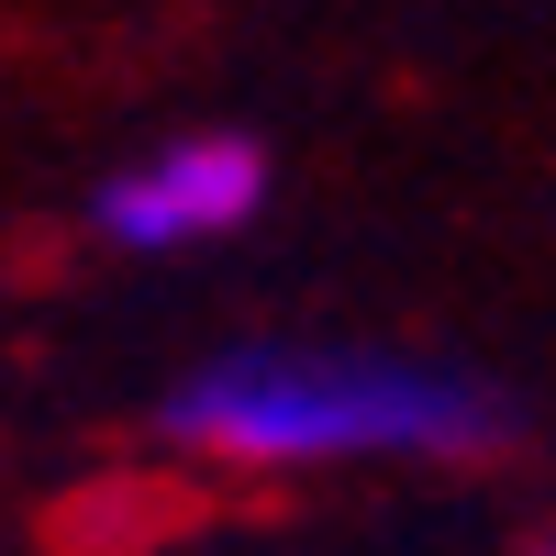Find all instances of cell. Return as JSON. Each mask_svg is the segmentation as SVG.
<instances>
[{
  "instance_id": "6da1fadb",
  "label": "cell",
  "mask_w": 556,
  "mask_h": 556,
  "mask_svg": "<svg viewBox=\"0 0 556 556\" xmlns=\"http://www.w3.org/2000/svg\"><path fill=\"white\" fill-rule=\"evenodd\" d=\"M490 434H501V401L468 367H434L401 345H223L167 390V445L245 479L479 456Z\"/></svg>"
},
{
  "instance_id": "7a4b0ae2",
  "label": "cell",
  "mask_w": 556,
  "mask_h": 556,
  "mask_svg": "<svg viewBox=\"0 0 556 556\" xmlns=\"http://www.w3.org/2000/svg\"><path fill=\"white\" fill-rule=\"evenodd\" d=\"M256 201H267V156L245 134H167L89 190V235L123 256H190L235 223H256Z\"/></svg>"
},
{
  "instance_id": "3957f363",
  "label": "cell",
  "mask_w": 556,
  "mask_h": 556,
  "mask_svg": "<svg viewBox=\"0 0 556 556\" xmlns=\"http://www.w3.org/2000/svg\"><path fill=\"white\" fill-rule=\"evenodd\" d=\"M545 556H556V534H545Z\"/></svg>"
}]
</instances>
